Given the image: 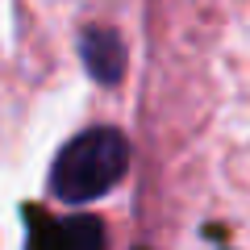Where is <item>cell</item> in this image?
<instances>
[{"label": "cell", "mask_w": 250, "mask_h": 250, "mask_svg": "<svg viewBox=\"0 0 250 250\" xmlns=\"http://www.w3.org/2000/svg\"><path fill=\"white\" fill-rule=\"evenodd\" d=\"M125 167H129L125 134H117L113 125H96V129L75 134L59 150L50 167V192L67 205H83V200H96L108 188L121 184Z\"/></svg>", "instance_id": "6da1fadb"}, {"label": "cell", "mask_w": 250, "mask_h": 250, "mask_svg": "<svg viewBox=\"0 0 250 250\" xmlns=\"http://www.w3.org/2000/svg\"><path fill=\"white\" fill-rule=\"evenodd\" d=\"M25 250H108L104 225L96 217H46L29 213Z\"/></svg>", "instance_id": "7a4b0ae2"}, {"label": "cell", "mask_w": 250, "mask_h": 250, "mask_svg": "<svg viewBox=\"0 0 250 250\" xmlns=\"http://www.w3.org/2000/svg\"><path fill=\"white\" fill-rule=\"evenodd\" d=\"M80 46H83V59H88V71L96 75V80L113 83L117 75H121L125 50H121V42H117V34H108V29H88V34L80 38Z\"/></svg>", "instance_id": "3957f363"}]
</instances>
